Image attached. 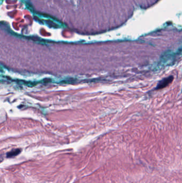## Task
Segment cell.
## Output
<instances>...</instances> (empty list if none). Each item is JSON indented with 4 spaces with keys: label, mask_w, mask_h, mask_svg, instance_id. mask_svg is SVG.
Returning <instances> with one entry per match:
<instances>
[{
    "label": "cell",
    "mask_w": 182,
    "mask_h": 183,
    "mask_svg": "<svg viewBox=\"0 0 182 183\" xmlns=\"http://www.w3.org/2000/svg\"><path fill=\"white\" fill-rule=\"evenodd\" d=\"M21 152V150L19 149H16V150H13L11 152H8L6 154V157L8 158H11L13 157H15L16 156L19 155L20 153Z\"/></svg>",
    "instance_id": "7a4b0ae2"
},
{
    "label": "cell",
    "mask_w": 182,
    "mask_h": 183,
    "mask_svg": "<svg viewBox=\"0 0 182 183\" xmlns=\"http://www.w3.org/2000/svg\"><path fill=\"white\" fill-rule=\"evenodd\" d=\"M173 78H174L173 76H170L169 77H168V78L163 79L158 85L157 87V90H160V89H163L164 87H165L169 85V84L172 82V81L173 80Z\"/></svg>",
    "instance_id": "6da1fadb"
}]
</instances>
